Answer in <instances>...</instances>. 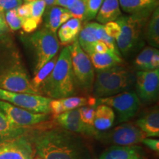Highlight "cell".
Listing matches in <instances>:
<instances>
[{
	"label": "cell",
	"instance_id": "7402d4cb",
	"mask_svg": "<svg viewBox=\"0 0 159 159\" xmlns=\"http://www.w3.org/2000/svg\"><path fill=\"white\" fill-rule=\"evenodd\" d=\"M71 18V14L67 9L59 6H53L48 10L46 17V27L56 33L59 27Z\"/></svg>",
	"mask_w": 159,
	"mask_h": 159
},
{
	"label": "cell",
	"instance_id": "ffe728a7",
	"mask_svg": "<svg viewBox=\"0 0 159 159\" xmlns=\"http://www.w3.org/2000/svg\"><path fill=\"white\" fill-rule=\"evenodd\" d=\"M115 119L113 108L105 105H98L95 109L93 127L99 132L106 131L113 126Z\"/></svg>",
	"mask_w": 159,
	"mask_h": 159
},
{
	"label": "cell",
	"instance_id": "74e56055",
	"mask_svg": "<svg viewBox=\"0 0 159 159\" xmlns=\"http://www.w3.org/2000/svg\"><path fill=\"white\" fill-rule=\"evenodd\" d=\"M16 12L19 16L21 18V21L27 18H30V7L29 2L23 3L19 7H16Z\"/></svg>",
	"mask_w": 159,
	"mask_h": 159
},
{
	"label": "cell",
	"instance_id": "44dd1931",
	"mask_svg": "<svg viewBox=\"0 0 159 159\" xmlns=\"http://www.w3.org/2000/svg\"><path fill=\"white\" fill-rule=\"evenodd\" d=\"M121 15L119 0H103L96 19L99 24L104 25L110 21H115Z\"/></svg>",
	"mask_w": 159,
	"mask_h": 159
},
{
	"label": "cell",
	"instance_id": "7a4b0ae2",
	"mask_svg": "<svg viewBox=\"0 0 159 159\" xmlns=\"http://www.w3.org/2000/svg\"><path fill=\"white\" fill-rule=\"evenodd\" d=\"M76 86L68 46L61 50L54 69L40 89V94L50 99L65 98L76 94Z\"/></svg>",
	"mask_w": 159,
	"mask_h": 159
},
{
	"label": "cell",
	"instance_id": "b9f144b4",
	"mask_svg": "<svg viewBox=\"0 0 159 159\" xmlns=\"http://www.w3.org/2000/svg\"><path fill=\"white\" fill-rule=\"evenodd\" d=\"M75 1V0H56L55 2V6H59V7L67 8Z\"/></svg>",
	"mask_w": 159,
	"mask_h": 159
},
{
	"label": "cell",
	"instance_id": "9c48e42d",
	"mask_svg": "<svg viewBox=\"0 0 159 159\" xmlns=\"http://www.w3.org/2000/svg\"><path fill=\"white\" fill-rule=\"evenodd\" d=\"M51 99L42 95L12 92L0 89V100L34 113L50 114L49 102Z\"/></svg>",
	"mask_w": 159,
	"mask_h": 159
},
{
	"label": "cell",
	"instance_id": "9a60e30c",
	"mask_svg": "<svg viewBox=\"0 0 159 159\" xmlns=\"http://www.w3.org/2000/svg\"><path fill=\"white\" fill-rule=\"evenodd\" d=\"M99 159H146L144 150L138 145H113L101 154Z\"/></svg>",
	"mask_w": 159,
	"mask_h": 159
},
{
	"label": "cell",
	"instance_id": "ac0fdd59",
	"mask_svg": "<svg viewBox=\"0 0 159 159\" xmlns=\"http://www.w3.org/2000/svg\"><path fill=\"white\" fill-rule=\"evenodd\" d=\"M105 34L102 25L96 22L87 23L80 31L77 41L80 47H83L95 41H102Z\"/></svg>",
	"mask_w": 159,
	"mask_h": 159
},
{
	"label": "cell",
	"instance_id": "f546056e",
	"mask_svg": "<svg viewBox=\"0 0 159 159\" xmlns=\"http://www.w3.org/2000/svg\"><path fill=\"white\" fill-rule=\"evenodd\" d=\"M6 24L11 30L15 32L21 28V19L19 16L16 8L7 11L4 14Z\"/></svg>",
	"mask_w": 159,
	"mask_h": 159
},
{
	"label": "cell",
	"instance_id": "6da1fadb",
	"mask_svg": "<svg viewBox=\"0 0 159 159\" xmlns=\"http://www.w3.org/2000/svg\"><path fill=\"white\" fill-rule=\"evenodd\" d=\"M27 134L42 159H92L83 139L63 128L28 130Z\"/></svg>",
	"mask_w": 159,
	"mask_h": 159
},
{
	"label": "cell",
	"instance_id": "8fae6325",
	"mask_svg": "<svg viewBox=\"0 0 159 159\" xmlns=\"http://www.w3.org/2000/svg\"><path fill=\"white\" fill-rule=\"evenodd\" d=\"M35 156V148L27 133L0 142V159H33Z\"/></svg>",
	"mask_w": 159,
	"mask_h": 159
},
{
	"label": "cell",
	"instance_id": "3957f363",
	"mask_svg": "<svg viewBox=\"0 0 159 159\" xmlns=\"http://www.w3.org/2000/svg\"><path fill=\"white\" fill-rule=\"evenodd\" d=\"M3 52L0 55V89L12 92L39 94L32 85L30 77L18 52L11 49Z\"/></svg>",
	"mask_w": 159,
	"mask_h": 159
},
{
	"label": "cell",
	"instance_id": "8d00e7d4",
	"mask_svg": "<svg viewBox=\"0 0 159 159\" xmlns=\"http://www.w3.org/2000/svg\"><path fill=\"white\" fill-rule=\"evenodd\" d=\"M39 26V24H38L35 20L31 19V18H27V19L21 21V28L26 33H33V32L36 30Z\"/></svg>",
	"mask_w": 159,
	"mask_h": 159
},
{
	"label": "cell",
	"instance_id": "4fadbf2b",
	"mask_svg": "<svg viewBox=\"0 0 159 159\" xmlns=\"http://www.w3.org/2000/svg\"><path fill=\"white\" fill-rule=\"evenodd\" d=\"M137 96L144 102L156 101L159 91V69L148 71H139L136 74Z\"/></svg>",
	"mask_w": 159,
	"mask_h": 159
},
{
	"label": "cell",
	"instance_id": "277c9868",
	"mask_svg": "<svg viewBox=\"0 0 159 159\" xmlns=\"http://www.w3.org/2000/svg\"><path fill=\"white\" fill-rule=\"evenodd\" d=\"M156 8L134 14L121 15L116 20L121 28L120 35L115 40L120 54L127 56L141 47L147 23Z\"/></svg>",
	"mask_w": 159,
	"mask_h": 159
},
{
	"label": "cell",
	"instance_id": "ee69618b",
	"mask_svg": "<svg viewBox=\"0 0 159 159\" xmlns=\"http://www.w3.org/2000/svg\"><path fill=\"white\" fill-rule=\"evenodd\" d=\"M34 1V0H23V3H28Z\"/></svg>",
	"mask_w": 159,
	"mask_h": 159
},
{
	"label": "cell",
	"instance_id": "f1b7e54d",
	"mask_svg": "<svg viewBox=\"0 0 159 159\" xmlns=\"http://www.w3.org/2000/svg\"><path fill=\"white\" fill-rule=\"evenodd\" d=\"M30 7V18L35 20L38 24L42 21L43 15L46 11V4L43 0H34L29 2Z\"/></svg>",
	"mask_w": 159,
	"mask_h": 159
},
{
	"label": "cell",
	"instance_id": "d6986e66",
	"mask_svg": "<svg viewBox=\"0 0 159 159\" xmlns=\"http://www.w3.org/2000/svg\"><path fill=\"white\" fill-rule=\"evenodd\" d=\"M81 28L82 21L75 18H71L57 30L59 41L63 45L71 44L77 39Z\"/></svg>",
	"mask_w": 159,
	"mask_h": 159
},
{
	"label": "cell",
	"instance_id": "1f68e13d",
	"mask_svg": "<svg viewBox=\"0 0 159 159\" xmlns=\"http://www.w3.org/2000/svg\"><path fill=\"white\" fill-rule=\"evenodd\" d=\"M103 0H86L85 12L83 21H89L94 19L98 13Z\"/></svg>",
	"mask_w": 159,
	"mask_h": 159
},
{
	"label": "cell",
	"instance_id": "8992f818",
	"mask_svg": "<svg viewBox=\"0 0 159 159\" xmlns=\"http://www.w3.org/2000/svg\"><path fill=\"white\" fill-rule=\"evenodd\" d=\"M69 47L76 85L84 92L91 93L95 77L94 68L91 60L81 48L77 39L69 45Z\"/></svg>",
	"mask_w": 159,
	"mask_h": 159
},
{
	"label": "cell",
	"instance_id": "e0dca14e",
	"mask_svg": "<svg viewBox=\"0 0 159 159\" xmlns=\"http://www.w3.org/2000/svg\"><path fill=\"white\" fill-rule=\"evenodd\" d=\"M136 125L146 135V137L159 136V111L158 108H152L141 116Z\"/></svg>",
	"mask_w": 159,
	"mask_h": 159
},
{
	"label": "cell",
	"instance_id": "d590c367",
	"mask_svg": "<svg viewBox=\"0 0 159 159\" xmlns=\"http://www.w3.org/2000/svg\"><path fill=\"white\" fill-rule=\"evenodd\" d=\"M49 111L55 117L64 112L60 99H52L49 102Z\"/></svg>",
	"mask_w": 159,
	"mask_h": 159
},
{
	"label": "cell",
	"instance_id": "484cf974",
	"mask_svg": "<svg viewBox=\"0 0 159 159\" xmlns=\"http://www.w3.org/2000/svg\"><path fill=\"white\" fill-rule=\"evenodd\" d=\"M62 104L63 111H68L80 108L85 105L95 106L97 104V98L94 97H75L71 96L60 99Z\"/></svg>",
	"mask_w": 159,
	"mask_h": 159
},
{
	"label": "cell",
	"instance_id": "d6a6232c",
	"mask_svg": "<svg viewBox=\"0 0 159 159\" xmlns=\"http://www.w3.org/2000/svg\"><path fill=\"white\" fill-rule=\"evenodd\" d=\"M95 109L96 108L94 106H90V105H85V106H82L79 108L80 116L81 120L85 124L93 127L95 115Z\"/></svg>",
	"mask_w": 159,
	"mask_h": 159
},
{
	"label": "cell",
	"instance_id": "d4e9b609",
	"mask_svg": "<svg viewBox=\"0 0 159 159\" xmlns=\"http://www.w3.org/2000/svg\"><path fill=\"white\" fill-rule=\"evenodd\" d=\"M145 38L151 47L158 48L159 46V9L154 10L145 27Z\"/></svg>",
	"mask_w": 159,
	"mask_h": 159
},
{
	"label": "cell",
	"instance_id": "2e32d148",
	"mask_svg": "<svg viewBox=\"0 0 159 159\" xmlns=\"http://www.w3.org/2000/svg\"><path fill=\"white\" fill-rule=\"evenodd\" d=\"M87 55L96 70H102L120 66L123 63L121 55L111 49L103 53L89 52Z\"/></svg>",
	"mask_w": 159,
	"mask_h": 159
},
{
	"label": "cell",
	"instance_id": "cb8c5ba5",
	"mask_svg": "<svg viewBox=\"0 0 159 159\" xmlns=\"http://www.w3.org/2000/svg\"><path fill=\"white\" fill-rule=\"evenodd\" d=\"M122 11L128 14H134L158 7V0H119Z\"/></svg>",
	"mask_w": 159,
	"mask_h": 159
},
{
	"label": "cell",
	"instance_id": "7c38bea8",
	"mask_svg": "<svg viewBox=\"0 0 159 159\" xmlns=\"http://www.w3.org/2000/svg\"><path fill=\"white\" fill-rule=\"evenodd\" d=\"M0 110L5 113L12 123L24 128H30L50 118L49 114L32 112L2 100H0Z\"/></svg>",
	"mask_w": 159,
	"mask_h": 159
},
{
	"label": "cell",
	"instance_id": "4dcf8cb0",
	"mask_svg": "<svg viewBox=\"0 0 159 159\" xmlns=\"http://www.w3.org/2000/svg\"><path fill=\"white\" fill-rule=\"evenodd\" d=\"M85 2L86 0H75L74 2L66 9H67V11L69 12L71 18H75L80 21H83L85 12Z\"/></svg>",
	"mask_w": 159,
	"mask_h": 159
},
{
	"label": "cell",
	"instance_id": "603a6c76",
	"mask_svg": "<svg viewBox=\"0 0 159 159\" xmlns=\"http://www.w3.org/2000/svg\"><path fill=\"white\" fill-rule=\"evenodd\" d=\"M28 129L16 126L12 123L5 113L0 110V142L25 134Z\"/></svg>",
	"mask_w": 159,
	"mask_h": 159
},
{
	"label": "cell",
	"instance_id": "60d3db41",
	"mask_svg": "<svg viewBox=\"0 0 159 159\" xmlns=\"http://www.w3.org/2000/svg\"><path fill=\"white\" fill-rule=\"evenodd\" d=\"M9 30L8 27L6 24L4 15L0 13V39L5 35Z\"/></svg>",
	"mask_w": 159,
	"mask_h": 159
},
{
	"label": "cell",
	"instance_id": "83f0119b",
	"mask_svg": "<svg viewBox=\"0 0 159 159\" xmlns=\"http://www.w3.org/2000/svg\"><path fill=\"white\" fill-rule=\"evenodd\" d=\"M156 48L147 47L137 55L134 61V65L139 71L151 70L150 60Z\"/></svg>",
	"mask_w": 159,
	"mask_h": 159
},
{
	"label": "cell",
	"instance_id": "7bdbcfd3",
	"mask_svg": "<svg viewBox=\"0 0 159 159\" xmlns=\"http://www.w3.org/2000/svg\"><path fill=\"white\" fill-rule=\"evenodd\" d=\"M46 4V9L49 10L52 7L55 6V2L56 0H43Z\"/></svg>",
	"mask_w": 159,
	"mask_h": 159
},
{
	"label": "cell",
	"instance_id": "ba28073f",
	"mask_svg": "<svg viewBox=\"0 0 159 159\" xmlns=\"http://www.w3.org/2000/svg\"><path fill=\"white\" fill-rule=\"evenodd\" d=\"M97 105H105L114 108L119 122H126L136 116L141 106V100L134 91H124L110 97L97 99Z\"/></svg>",
	"mask_w": 159,
	"mask_h": 159
},
{
	"label": "cell",
	"instance_id": "52a82bcc",
	"mask_svg": "<svg viewBox=\"0 0 159 159\" xmlns=\"http://www.w3.org/2000/svg\"><path fill=\"white\" fill-rule=\"evenodd\" d=\"M35 54L34 73L57 55L60 42L56 33L47 27L34 33L30 39Z\"/></svg>",
	"mask_w": 159,
	"mask_h": 159
},
{
	"label": "cell",
	"instance_id": "5bb4252c",
	"mask_svg": "<svg viewBox=\"0 0 159 159\" xmlns=\"http://www.w3.org/2000/svg\"><path fill=\"white\" fill-rule=\"evenodd\" d=\"M55 118L63 128L75 134L88 135L89 136H94L96 138L99 133L94 127L85 124L81 120L79 108L65 111Z\"/></svg>",
	"mask_w": 159,
	"mask_h": 159
},
{
	"label": "cell",
	"instance_id": "f35d334b",
	"mask_svg": "<svg viewBox=\"0 0 159 159\" xmlns=\"http://www.w3.org/2000/svg\"><path fill=\"white\" fill-rule=\"evenodd\" d=\"M142 143L146 145L148 148L150 150L156 152H159V140L156 139H150V138H144L143 139Z\"/></svg>",
	"mask_w": 159,
	"mask_h": 159
},
{
	"label": "cell",
	"instance_id": "836d02e7",
	"mask_svg": "<svg viewBox=\"0 0 159 159\" xmlns=\"http://www.w3.org/2000/svg\"><path fill=\"white\" fill-rule=\"evenodd\" d=\"M104 26V30L109 37L112 38L114 40H116L121 34V28L119 24L115 21H110L105 24Z\"/></svg>",
	"mask_w": 159,
	"mask_h": 159
},
{
	"label": "cell",
	"instance_id": "4316f807",
	"mask_svg": "<svg viewBox=\"0 0 159 159\" xmlns=\"http://www.w3.org/2000/svg\"><path fill=\"white\" fill-rule=\"evenodd\" d=\"M57 55H55L54 57H52L50 61H48L44 66H43L39 71H37L35 73L34 77L31 79V83L33 87L34 88L35 91L40 94V89H41V85H42L43 83L44 82V80L47 78V77L50 75V73L52 71V69H54L55 63L57 62Z\"/></svg>",
	"mask_w": 159,
	"mask_h": 159
},
{
	"label": "cell",
	"instance_id": "5b68a950",
	"mask_svg": "<svg viewBox=\"0 0 159 159\" xmlns=\"http://www.w3.org/2000/svg\"><path fill=\"white\" fill-rule=\"evenodd\" d=\"M136 77L130 69L122 65L96 70L93 85L95 98L110 97L130 89Z\"/></svg>",
	"mask_w": 159,
	"mask_h": 159
},
{
	"label": "cell",
	"instance_id": "ab89813d",
	"mask_svg": "<svg viewBox=\"0 0 159 159\" xmlns=\"http://www.w3.org/2000/svg\"><path fill=\"white\" fill-rule=\"evenodd\" d=\"M150 67L151 70L157 69L159 67V51L158 49H156V50L152 54L150 60Z\"/></svg>",
	"mask_w": 159,
	"mask_h": 159
},
{
	"label": "cell",
	"instance_id": "f6af8a7d",
	"mask_svg": "<svg viewBox=\"0 0 159 159\" xmlns=\"http://www.w3.org/2000/svg\"><path fill=\"white\" fill-rule=\"evenodd\" d=\"M33 159H42L41 158V157H39V156H35L34 158H33Z\"/></svg>",
	"mask_w": 159,
	"mask_h": 159
},
{
	"label": "cell",
	"instance_id": "30bf717a",
	"mask_svg": "<svg viewBox=\"0 0 159 159\" xmlns=\"http://www.w3.org/2000/svg\"><path fill=\"white\" fill-rule=\"evenodd\" d=\"M97 139L102 142L119 146H131L142 143L146 135L136 125L125 123L109 132H99Z\"/></svg>",
	"mask_w": 159,
	"mask_h": 159
},
{
	"label": "cell",
	"instance_id": "e575fe53",
	"mask_svg": "<svg viewBox=\"0 0 159 159\" xmlns=\"http://www.w3.org/2000/svg\"><path fill=\"white\" fill-rule=\"evenodd\" d=\"M23 4V0H0V13L5 14L7 11L15 9Z\"/></svg>",
	"mask_w": 159,
	"mask_h": 159
}]
</instances>
